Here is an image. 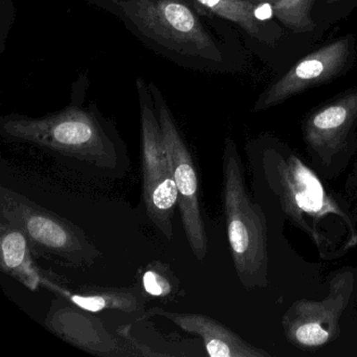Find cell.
I'll return each mask as SVG.
<instances>
[{
	"instance_id": "9a60e30c",
	"label": "cell",
	"mask_w": 357,
	"mask_h": 357,
	"mask_svg": "<svg viewBox=\"0 0 357 357\" xmlns=\"http://www.w3.org/2000/svg\"><path fill=\"white\" fill-rule=\"evenodd\" d=\"M206 11L220 20L239 26L252 38L261 43H268V36L261 24L257 9L258 5L250 0H195Z\"/></svg>"
},
{
	"instance_id": "d6986e66",
	"label": "cell",
	"mask_w": 357,
	"mask_h": 357,
	"mask_svg": "<svg viewBox=\"0 0 357 357\" xmlns=\"http://www.w3.org/2000/svg\"><path fill=\"white\" fill-rule=\"evenodd\" d=\"M338 1H342V0H327V3H338Z\"/></svg>"
},
{
	"instance_id": "52a82bcc",
	"label": "cell",
	"mask_w": 357,
	"mask_h": 357,
	"mask_svg": "<svg viewBox=\"0 0 357 357\" xmlns=\"http://www.w3.org/2000/svg\"><path fill=\"white\" fill-rule=\"evenodd\" d=\"M356 294L357 269L336 271L323 300L294 301L284 313L281 324L288 342L304 352H314L335 342L342 332V315Z\"/></svg>"
},
{
	"instance_id": "8992f818",
	"label": "cell",
	"mask_w": 357,
	"mask_h": 357,
	"mask_svg": "<svg viewBox=\"0 0 357 357\" xmlns=\"http://www.w3.org/2000/svg\"><path fill=\"white\" fill-rule=\"evenodd\" d=\"M135 86L141 121L142 202L152 225L171 240L178 192L149 84L137 77Z\"/></svg>"
},
{
	"instance_id": "8fae6325",
	"label": "cell",
	"mask_w": 357,
	"mask_h": 357,
	"mask_svg": "<svg viewBox=\"0 0 357 357\" xmlns=\"http://www.w3.org/2000/svg\"><path fill=\"white\" fill-rule=\"evenodd\" d=\"M59 298V296H58ZM63 298L55 300L45 319V326L58 337L97 356H131L122 337H114L89 311Z\"/></svg>"
},
{
	"instance_id": "3957f363",
	"label": "cell",
	"mask_w": 357,
	"mask_h": 357,
	"mask_svg": "<svg viewBox=\"0 0 357 357\" xmlns=\"http://www.w3.org/2000/svg\"><path fill=\"white\" fill-rule=\"evenodd\" d=\"M76 89V86H75ZM73 93L70 104L43 116L10 114L0 118V135L10 143L55 152L116 175L129 166L126 143L95 102Z\"/></svg>"
},
{
	"instance_id": "ffe728a7",
	"label": "cell",
	"mask_w": 357,
	"mask_h": 357,
	"mask_svg": "<svg viewBox=\"0 0 357 357\" xmlns=\"http://www.w3.org/2000/svg\"><path fill=\"white\" fill-rule=\"evenodd\" d=\"M250 1H252V0H250Z\"/></svg>"
},
{
	"instance_id": "ba28073f",
	"label": "cell",
	"mask_w": 357,
	"mask_h": 357,
	"mask_svg": "<svg viewBox=\"0 0 357 357\" xmlns=\"http://www.w3.org/2000/svg\"><path fill=\"white\" fill-rule=\"evenodd\" d=\"M148 84L155 104L178 192V208L185 238L192 254L202 262L208 255V240L200 202L199 179L193 155L162 91L153 82Z\"/></svg>"
},
{
	"instance_id": "30bf717a",
	"label": "cell",
	"mask_w": 357,
	"mask_h": 357,
	"mask_svg": "<svg viewBox=\"0 0 357 357\" xmlns=\"http://www.w3.org/2000/svg\"><path fill=\"white\" fill-rule=\"evenodd\" d=\"M351 54L352 41L348 37L309 54L261 95L255 104L254 112L275 107L303 91L333 80L346 70Z\"/></svg>"
},
{
	"instance_id": "2e32d148",
	"label": "cell",
	"mask_w": 357,
	"mask_h": 357,
	"mask_svg": "<svg viewBox=\"0 0 357 357\" xmlns=\"http://www.w3.org/2000/svg\"><path fill=\"white\" fill-rule=\"evenodd\" d=\"M137 281L147 298L172 303L185 296L181 280L171 265L162 261H151L142 266L137 271Z\"/></svg>"
},
{
	"instance_id": "e0dca14e",
	"label": "cell",
	"mask_w": 357,
	"mask_h": 357,
	"mask_svg": "<svg viewBox=\"0 0 357 357\" xmlns=\"http://www.w3.org/2000/svg\"><path fill=\"white\" fill-rule=\"evenodd\" d=\"M254 3H268L273 16L288 30L298 34L312 32L315 24L311 9L315 0H252Z\"/></svg>"
},
{
	"instance_id": "9c48e42d",
	"label": "cell",
	"mask_w": 357,
	"mask_h": 357,
	"mask_svg": "<svg viewBox=\"0 0 357 357\" xmlns=\"http://www.w3.org/2000/svg\"><path fill=\"white\" fill-rule=\"evenodd\" d=\"M356 125L357 91L319 108L305 121L303 139L319 175L334 178L347 168L355 152Z\"/></svg>"
},
{
	"instance_id": "4fadbf2b",
	"label": "cell",
	"mask_w": 357,
	"mask_h": 357,
	"mask_svg": "<svg viewBox=\"0 0 357 357\" xmlns=\"http://www.w3.org/2000/svg\"><path fill=\"white\" fill-rule=\"evenodd\" d=\"M26 234L15 225L0 219V269L31 291L47 288L50 282L61 279L35 262Z\"/></svg>"
},
{
	"instance_id": "ac0fdd59",
	"label": "cell",
	"mask_w": 357,
	"mask_h": 357,
	"mask_svg": "<svg viewBox=\"0 0 357 357\" xmlns=\"http://www.w3.org/2000/svg\"><path fill=\"white\" fill-rule=\"evenodd\" d=\"M346 190L350 198L356 202L357 208V160L355 162L354 168H353L350 176L347 179Z\"/></svg>"
},
{
	"instance_id": "277c9868",
	"label": "cell",
	"mask_w": 357,
	"mask_h": 357,
	"mask_svg": "<svg viewBox=\"0 0 357 357\" xmlns=\"http://www.w3.org/2000/svg\"><path fill=\"white\" fill-rule=\"evenodd\" d=\"M222 202L227 240L238 280L245 289L268 286V238L264 210L250 195L237 145L227 137L222 151Z\"/></svg>"
},
{
	"instance_id": "7c38bea8",
	"label": "cell",
	"mask_w": 357,
	"mask_h": 357,
	"mask_svg": "<svg viewBox=\"0 0 357 357\" xmlns=\"http://www.w3.org/2000/svg\"><path fill=\"white\" fill-rule=\"evenodd\" d=\"M160 317L188 333L195 334L202 340L206 354L211 357H271L263 349L246 342L225 324L200 313L175 312L162 307L145 311L139 319Z\"/></svg>"
},
{
	"instance_id": "5b68a950",
	"label": "cell",
	"mask_w": 357,
	"mask_h": 357,
	"mask_svg": "<svg viewBox=\"0 0 357 357\" xmlns=\"http://www.w3.org/2000/svg\"><path fill=\"white\" fill-rule=\"evenodd\" d=\"M0 219L26 234L36 258L76 269L89 268L103 257L80 227L5 185L0 187Z\"/></svg>"
},
{
	"instance_id": "6da1fadb",
	"label": "cell",
	"mask_w": 357,
	"mask_h": 357,
	"mask_svg": "<svg viewBox=\"0 0 357 357\" xmlns=\"http://www.w3.org/2000/svg\"><path fill=\"white\" fill-rule=\"evenodd\" d=\"M246 152L254 183L264 185L286 218L310 238L321 258H340L356 248V213L296 152L282 144H252Z\"/></svg>"
},
{
	"instance_id": "7a4b0ae2",
	"label": "cell",
	"mask_w": 357,
	"mask_h": 357,
	"mask_svg": "<svg viewBox=\"0 0 357 357\" xmlns=\"http://www.w3.org/2000/svg\"><path fill=\"white\" fill-rule=\"evenodd\" d=\"M116 18L142 45L193 72H218L227 53L211 26L218 18L195 0H85Z\"/></svg>"
},
{
	"instance_id": "5bb4252c",
	"label": "cell",
	"mask_w": 357,
	"mask_h": 357,
	"mask_svg": "<svg viewBox=\"0 0 357 357\" xmlns=\"http://www.w3.org/2000/svg\"><path fill=\"white\" fill-rule=\"evenodd\" d=\"M51 291L91 313L114 310L139 317L146 311L147 298L139 283L128 287L82 286L77 292L68 289L64 283H58Z\"/></svg>"
}]
</instances>
